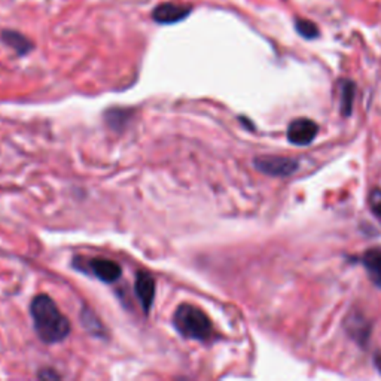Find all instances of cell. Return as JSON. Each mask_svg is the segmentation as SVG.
Listing matches in <instances>:
<instances>
[{"instance_id":"cell-1","label":"cell","mask_w":381,"mask_h":381,"mask_svg":"<svg viewBox=\"0 0 381 381\" xmlns=\"http://www.w3.org/2000/svg\"><path fill=\"white\" fill-rule=\"evenodd\" d=\"M30 314L37 335L46 344H56L70 334L69 319L48 295H37L32 301Z\"/></svg>"},{"instance_id":"cell-2","label":"cell","mask_w":381,"mask_h":381,"mask_svg":"<svg viewBox=\"0 0 381 381\" xmlns=\"http://www.w3.org/2000/svg\"><path fill=\"white\" fill-rule=\"evenodd\" d=\"M176 331L188 340L207 341L213 335V326L209 316L193 304H182L173 316Z\"/></svg>"},{"instance_id":"cell-3","label":"cell","mask_w":381,"mask_h":381,"mask_svg":"<svg viewBox=\"0 0 381 381\" xmlns=\"http://www.w3.org/2000/svg\"><path fill=\"white\" fill-rule=\"evenodd\" d=\"M190 12H193L190 5L164 2L152 11V20L158 24H176L186 20Z\"/></svg>"},{"instance_id":"cell-4","label":"cell","mask_w":381,"mask_h":381,"mask_svg":"<svg viewBox=\"0 0 381 381\" xmlns=\"http://www.w3.org/2000/svg\"><path fill=\"white\" fill-rule=\"evenodd\" d=\"M86 273H91L94 277H97L98 280L105 282V283H113L120 280V277L122 274L121 265L117 264L115 261H110L106 258H91L86 259L85 262Z\"/></svg>"},{"instance_id":"cell-5","label":"cell","mask_w":381,"mask_h":381,"mask_svg":"<svg viewBox=\"0 0 381 381\" xmlns=\"http://www.w3.org/2000/svg\"><path fill=\"white\" fill-rule=\"evenodd\" d=\"M319 131L317 124L309 118H299L292 121L288 127V141L298 146L310 145Z\"/></svg>"},{"instance_id":"cell-6","label":"cell","mask_w":381,"mask_h":381,"mask_svg":"<svg viewBox=\"0 0 381 381\" xmlns=\"http://www.w3.org/2000/svg\"><path fill=\"white\" fill-rule=\"evenodd\" d=\"M255 167L270 176H289L298 169V161L285 157H259L255 160Z\"/></svg>"},{"instance_id":"cell-7","label":"cell","mask_w":381,"mask_h":381,"mask_svg":"<svg viewBox=\"0 0 381 381\" xmlns=\"http://www.w3.org/2000/svg\"><path fill=\"white\" fill-rule=\"evenodd\" d=\"M136 295L138 298V302L143 309V311L148 314L152 304H154L155 298V280L149 273L138 271L136 274V283H134Z\"/></svg>"},{"instance_id":"cell-8","label":"cell","mask_w":381,"mask_h":381,"mask_svg":"<svg viewBox=\"0 0 381 381\" xmlns=\"http://www.w3.org/2000/svg\"><path fill=\"white\" fill-rule=\"evenodd\" d=\"M362 264L373 283L381 288V249H370L362 257Z\"/></svg>"},{"instance_id":"cell-9","label":"cell","mask_w":381,"mask_h":381,"mask_svg":"<svg viewBox=\"0 0 381 381\" xmlns=\"http://www.w3.org/2000/svg\"><path fill=\"white\" fill-rule=\"evenodd\" d=\"M0 37H2L4 44H6L9 48L14 49L18 56L29 54L30 51L33 49L32 41L27 39V37H25L24 34H21L20 32L4 30L2 34H0Z\"/></svg>"},{"instance_id":"cell-10","label":"cell","mask_w":381,"mask_h":381,"mask_svg":"<svg viewBox=\"0 0 381 381\" xmlns=\"http://www.w3.org/2000/svg\"><path fill=\"white\" fill-rule=\"evenodd\" d=\"M354 98V85L350 81L341 84V113L344 117L350 115Z\"/></svg>"},{"instance_id":"cell-11","label":"cell","mask_w":381,"mask_h":381,"mask_svg":"<svg viewBox=\"0 0 381 381\" xmlns=\"http://www.w3.org/2000/svg\"><path fill=\"white\" fill-rule=\"evenodd\" d=\"M295 29L302 37H306V39H314V37L319 36V29L316 27L314 22L309 20H298L295 22Z\"/></svg>"},{"instance_id":"cell-12","label":"cell","mask_w":381,"mask_h":381,"mask_svg":"<svg viewBox=\"0 0 381 381\" xmlns=\"http://www.w3.org/2000/svg\"><path fill=\"white\" fill-rule=\"evenodd\" d=\"M370 207L373 213L381 218V189H373L370 194Z\"/></svg>"}]
</instances>
